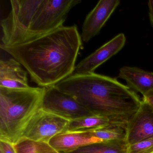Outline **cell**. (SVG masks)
I'll list each match as a JSON object with an SVG mask.
<instances>
[{"mask_svg": "<svg viewBox=\"0 0 153 153\" xmlns=\"http://www.w3.org/2000/svg\"><path fill=\"white\" fill-rule=\"evenodd\" d=\"M148 6L149 20L153 27V0H150L148 1Z\"/></svg>", "mask_w": 153, "mask_h": 153, "instance_id": "obj_21", "label": "cell"}, {"mask_svg": "<svg viewBox=\"0 0 153 153\" xmlns=\"http://www.w3.org/2000/svg\"><path fill=\"white\" fill-rule=\"evenodd\" d=\"M0 87L16 89L30 87L27 71L14 58L0 61Z\"/></svg>", "mask_w": 153, "mask_h": 153, "instance_id": "obj_11", "label": "cell"}, {"mask_svg": "<svg viewBox=\"0 0 153 153\" xmlns=\"http://www.w3.org/2000/svg\"><path fill=\"white\" fill-rule=\"evenodd\" d=\"M120 2L119 0H101L97 2L83 23L81 34L83 42H89L99 33Z\"/></svg>", "mask_w": 153, "mask_h": 153, "instance_id": "obj_8", "label": "cell"}, {"mask_svg": "<svg viewBox=\"0 0 153 153\" xmlns=\"http://www.w3.org/2000/svg\"><path fill=\"white\" fill-rule=\"evenodd\" d=\"M0 153H16L14 145L10 142L0 140Z\"/></svg>", "mask_w": 153, "mask_h": 153, "instance_id": "obj_19", "label": "cell"}, {"mask_svg": "<svg viewBox=\"0 0 153 153\" xmlns=\"http://www.w3.org/2000/svg\"><path fill=\"white\" fill-rule=\"evenodd\" d=\"M126 140L103 141L90 144L68 153H128Z\"/></svg>", "mask_w": 153, "mask_h": 153, "instance_id": "obj_15", "label": "cell"}, {"mask_svg": "<svg viewBox=\"0 0 153 153\" xmlns=\"http://www.w3.org/2000/svg\"><path fill=\"white\" fill-rule=\"evenodd\" d=\"M16 153H61L49 143L34 141L22 137L14 144Z\"/></svg>", "mask_w": 153, "mask_h": 153, "instance_id": "obj_16", "label": "cell"}, {"mask_svg": "<svg viewBox=\"0 0 153 153\" xmlns=\"http://www.w3.org/2000/svg\"><path fill=\"white\" fill-rule=\"evenodd\" d=\"M81 35L76 25L51 32L10 46L0 45L23 66L40 87L53 86L73 74L80 50Z\"/></svg>", "mask_w": 153, "mask_h": 153, "instance_id": "obj_1", "label": "cell"}, {"mask_svg": "<svg viewBox=\"0 0 153 153\" xmlns=\"http://www.w3.org/2000/svg\"><path fill=\"white\" fill-rule=\"evenodd\" d=\"M112 125L108 118L97 114H92L70 121L65 131L89 132Z\"/></svg>", "mask_w": 153, "mask_h": 153, "instance_id": "obj_14", "label": "cell"}, {"mask_svg": "<svg viewBox=\"0 0 153 153\" xmlns=\"http://www.w3.org/2000/svg\"><path fill=\"white\" fill-rule=\"evenodd\" d=\"M142 100L148 104L153 110V90L143 96Z\"/></svg>", "mask_w": 153, "mask_h": 153, "instance_id": "obj_20", "label": "cell"}, {"mask_svg": "<svg viewBox=\"0 0 153 153\" xmlns=\"http://www.w3.org/2000/svg\"><path fill=\"white\" fill-rule=\"evenodd\" d=\"M128 153H153V138L128 145Z\"/></svg>", "mask_w": 153, "mask_h": 153, "instance_id": "obj_18", "label": "cell"}, {"mask_svg": "<svg viewBox=\"0 0 153 153\" xmlns=\"http://www.w3.org/2000/svg\"><path fill=\"white\" fill-rule=\"evenodd\" d=\"M80 2L81 0H41L25 41L63 26L69 12Z\"/></svg>", "mask_w": 153, "mask_h": 153, "instance_id": "obj_5", "label": "cell"}, {"mask_svg": "<svg viewBox=\"0 0 153 153\" xmlns=\"http://www.w3.org/2000/svg\"><path fill=\"white\" fill-rule=\"evenodd\" d=\"M103 142L89 136L87 132L64 131L57 134L49 141L52 147L61 153H68L90 144Z\"/></svg>", "mask_w": 153, "mask_h": 153, "instance_id": "obj_12", "label": "cell"}, {"mask_svg": "<svg viewBox=\"0 0 153 153\" xmlns=\"http://www.w3.org/2000/svg\"><path fill=\"white\" fill-rule=\"evenodd\" d=\"M151 138H153V110L142 100L139 110L127 124L126 140L131 145Z\"/></svg>", "mask_w": 153, "mask_h": 153, "instance_id": "obj_10", "label": "cell"}, {"mask_svg": "<svg viewBox=\"0 0 153 153\" xmlns=\"http://www.w3.org/2000/svg\"><path fill=\"white\" fill-rule=\"evenodd\" d=\"M118 77L124 79L127 86L143 96L153 90V72L137 67L125 66L120 69Z\"/></svg>", "mask_w": 153, "mask_h": 153, "instance_id": "obj_13", "label": "cell"}, {"mask_svg": "<svg viewBox=\"0 0 153 153\" xmlns=\"http://www.w3.org/2000/svg\"><path fill=\"white\" fill-rule=\"evenodd\" d=\"M54 86L93 114L108 118L114 126L126 128L142 104V99L127 85L94 72L73 74Z\"/></svg>", "mask_w": 153, "mask_h": 153, "instance_id": "obj_2", "label": "cell"}, {"mask_svg": "<svg viewBox=\"0 0 153 153\" xmlns=\"http://www.w3.org/2000/svg\"><path fill=\"white\" fill-rule=\"evenodd\" d=\"M126 41L124 34L117 35L76 65L75 73L86 74L94 72L98 67L122 49Z\"/></svg>", "mask_w": 153, "mask_h": 153, "instance_id": "obj_9", "label": "cell"}, {"mask_svg": "<svg viewBox=\"0 0 153 153\" xmlns=\"http://www.w3.org/2000/svg\"><path fill=\"white\" fill-rule=\"evenodd\" d=\"M42 108L69 120L93 114L71 96L54 86L45 88Z\"/></svg>", "mask_w": 153, "mask_h": 153, "instance_id": "obj_7", "label": "cell"}, {"mask_svg": "<svg viewBox=\"0 0 153 153\" xmlns=\"http://www.w3.org/2000/svg\"><path fill=\"white\" fill-rule=\"evenodd\" d=\"M86 132L89 136L97 138L103 141L126 140V128L121 126L112 125Z\"/></svg>", "mask_w": 153, "mask_h": 153, "instance_id": "obj_17", "label": "cell"}, {"mask_svg": "<svg viewBox=\"0 0 153 153\" xmlns=\"http://www.w3.org/2000/svg\"><path fill=\"white\" fill-rule=\"evenodd\" d=\"M45 88L0 87V140L15 144L42 108Z\"/></svg>", "mask_w": 153, "mask_h": 153, "instance_id": "obj_3", "label": "cell"}, {"mask_svg": "<svg viewBox=\"0 0 153 153\" xmlns=\"http://www.w3.org/2000/svg\"><path fill=\"white\" fill-rule=\"evenodd\" d=\"M11 10L1 21V45L10 46L25 42L41 0H11Z\"/></svg>", "mask_w": 153, "mask_h": 153, "instance_id": "obj_4", "label": "cell"}, {"mask_svg": "<svg viewBox=\"0 0 153 153\" xmlns=\"http://www.w3.org/2000/svg\"><path fill=\"white\" fill-rule=\"evenodd\" d=\"M70 121L41 108L27 124L22 137L49 143L53 137L66 131Z\"/></svg>", "mask_w": 153, "mask_h": 153, "instance_id": "obj_6", "label": "cell"}]
</instances>
